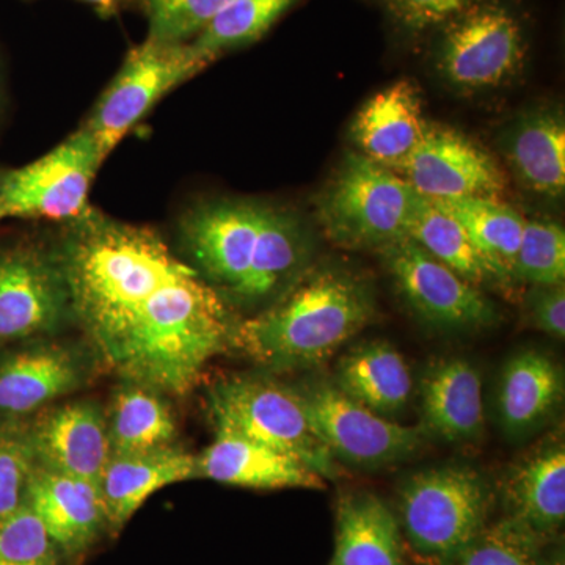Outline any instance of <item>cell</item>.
Instances as JSON below:
<instances>
[{"instance_id":"cell-1","label":"cell","mask_w":565,"mask_h":565,"mask_svg":"<svg viewBox=\"0 0 565 565\" xmlns=\"http://www.w3.org/2000/svg\"><path fill=\"white\" fill-rule=\"evenodd\" d=\"M54 243L74 327L118 381L184 397L234 351L233 308L156 230L90 206L62 223Z\"/></svg>"},{"instance_id":"cell-2","label":"cell","mask_w":565,"mask_h":565,"mask_svg":"<svg viewBox=\"0 0 565 565\" xmlns=\"http://www.w3.org/2000/svg\"><path fill=\"white\" fill-rule=\"evenodd\" d=\"M174 232L181 258L232 308L269 307L299 280L310 256L300 218L259 200L193 203Z\"/></svg>"},{"instance_id":"cell-3","label":"cell","mask_w":565,"mask_h":565,"mask_svg":"<svg viewBox=\"0 0 565 565\" xmlns=\"http://www.w3.org/2000/svg\"><path fill=\"white\" fill-rule=\"evenodd\" d=\"M375 315L366 282L338 269L300 275L280 299L239 319L234 351L266 373L307 370L332 359Z\"/></svg>"},{"instance_id":"cell-4","label":"cell","mask_w":565,"mask_h":565,"mask_svg":"<svg viewBox=\"0 0 565 565\" xmlns=\"http://www.w3.org/2000/svg\"><path fill=\"white\" fill-rule=\"evenodd\" d=\"M207 414L215 433H232L302 460L323 479L333 481L340 467L315 433L296 386L274 374L226 375L210 386Z\"/></svg>"},{"instance_id":"cell-5","label":"cell","mask_w":565,"mask_h":565,"mask_svg":"<svg viewBox=\"0 0 565 565\" xmlns=\"http://www.w3.org/2000/svg\"><path fill=\"white\" fill-rule=\"evenodd\" d=\"M492 490L467 465L412 475L399 490L401 530L422 565H448L489 523Z\"/></svg>"},{"instance_id":"cell-6","label":"cell","mask_w":565,"mask_h":565,"mask_svg":"<svg viewBox=\"0 0 565 565\" xmlns=\"http://www.w3.org/2000/svg\"><path fill=\"white\" fill-rule=\"evenodd\" d=\"M418 192L392 169L349 152L318 203L326 236L349 250H379L408 237Z\"/></svg>"},{"instance_id":"cell-7","label":"cell","mask_w":565,"mask_h":565,"mask_svg":"<svg viewBox=\"0 0 565 565\" xmlns=\"http://www.w3.org/2000/svg\"><path fill=\"white\" fill-rule=\"evenodd\" d=\"M73 305L54 239L20 237L0 245V351L62 337Z\"/></svg>"},{"instance_id":"cell-8","label":"cell","mask_w":565,"mask_h":565,"mask_svg":"<svg viewBox=\"0 0 565 565\" xmlns=\"http://www.w3.org/2000/svg\"><path fill=\"white\" fill-rule=\"evenodd\" d=\"M191 43L147 39L125 61L84 122L104 158L174 88L211 65Z\"/></svg>"},{"instance_id":"cell-9","label":"cell","mask_w":565,"mask_h":565,"mask_svg":"<svg viewBox=\"0 0 565 565\" xmlns=\"http://www.w3.org/2000/svg\"><path fill=\"white\" fill-rule=\"evenodd\" d=\"M106 158L92 134L81 126L35 161L3 169L0 178V222L66 223L90 207L93 181Z\"/></svg>"},{"instance_id":"cell-10","label":"cell","mask_w":565,"mask_h":565,"mask_svg":"<svg viewBox=\"0 0 565 565\" xmlns=\"http://www.w3.org/2000/svg\"><path fill=\"white\" fill-rule=\"evenodd\" d=\"M525 57V29L503 3L479 0L441 25L438 71L459 90L500 87L522 70Z\"/></svg>"},{"instance_id":"cell-11","label":"cell","mask_w":565,"mask_h":565,"mask_svg":"<svg viewBox=\"0 0 565 565\" xmlns=\"http://www.w3.org/2000/svg\"><path fill=\"white\" fill-rule=\"evenodd\" d=\"M315 433L337 462L377 470L418 451L422 427H408L375 414L345 396L332 381L315 379L296 386Z\"/></svg>"},{"instance_id":"cell-12","label":"cell","mask_w":565,"mask_h":565,"mask_svg":"<svg viewBox=\"0 0 565 565\" xmlns=\"http://www.w3.org/2000/svg\"><path fill=\"white\" fill-rule=\"evenodd\" d=\"M102 370L84 340L52 337L0 351V419H32Z\"/></svg>"},{"instance_id":"cell-13","label":"cell","mask_w":565,"mask_h":565,"mask_svg":"<svg viewBox=\"0 0 565 565\" xmlns=\"http://www.w3.org/2000/svg\"><path fill=\"white\" fill-rule=\"evenodd\" d=\"M386 270L397 292L422 321L441 330L489 326L497 311L478 286L435 259L411 237L384 248Z\"/></svg>"},{"instance_id":"cell-14","label":"cell","mask_w":565,"mask_h":565,"mask_svg":"<svg viewBox=\"0 0 565 565\" xmlns=\"http://www.w3.org/2000/svg\"><path fill=\"white\" fill-rule=\"evenodd\" d=\"M429 200L494 199L508 188L497 159L470 136L427 122L418 147L396 172Z\"/></svg>"},{"instance_id":"cell-15","label":"cell","mask_w":565,"mask_h":565,"mask_svg":"<svg viewBox=\"0 0 565 565\" xmlns=\"http://www.w3.org/2000/svg\"><path fill=\"white\" fill-rule=\"evenodd\" d=\"M40 467L96 482L110 457L106 408L98 401L51 405L31 419Z\"/></svg>"},{"instance_id":"cell-16","label":"cell","mask_w":565,"mask_h":565,"mask_svg":"<svg viewBox=\"0 0 565 565\" xmlns=\"http://www.w3.org/2000/svg\"><path fill=\"white\" fill-rule=\"evenodd\" d=\"M25 503L39 515L68 565H79L107 534L106 512L96 482L39 465Z\"/></svg>"},{"instance_id":"cell-17","label":"cell","mask_w":565,"mask_h":565,"mask_svg":"<svg viewBox=\"0 0 565 565\" xmlns=\"http://www.w3.org/2000/svg\"><path fill=\"white\" fill-rule=\"evenodd\" d=\"M424 435L446 444H471L484 433L482 379L462 356H444L427 364L419 382Z\"/></svg>"},{"instance_id":"cell-18","label":"cell","mask_w":565,"mask_h":565,"mask_svg":"<svg viewBox=\"0 0 565 565\" xmlns=\"http://www.w3.org/2000/svg\"><path fill=\"white\" fill-rule=\"evenodd\" d=\"M196 479V455L180 445L110 455L99 479L107 534H120L152 494Z\"/></svg>"},{"instance_id":"cell-19","label":"cell","mask_w":565,"mask_h":565,"mask_svg":"<svg viewBox=\"0 0 565 565\" xmlns=\"http://www.w3.org/2000/svg\"><path fill=\"white\" fill-rule=\"evenodd\" d=\"M196 479L255 490L327 487L302 460L232 433H215L212 444L196 455Z\"/></svg>"},{"instance_id":"cell-20","label":"cell","mask_w":565,"mask_h":565,"mask_svg":"<svg viewBox=\"0 0 565 565\" xmlns=\"http://www.w3.org/2000/svg\"><path fill=\"white\" fill-rule=\"evenodd\" d=\"M426 126L418 85L401 79L367 99L351 132L363 156L397 172L418 147Z\"/></svg>"},{"instance_id":"cell-21","label":"cell","mask_w":565,"mask_h":565,"mask_svg":"<svg viewBox=\"0 0 565 565\" xmlns=\"http://www.w3.org/2000/svg\"><path fill=\"white\" fill-rule=\"evenodd\" d=\"M564 396L559 366L544 352L523 351L504 364L497 394V414L509 440H525L556 414Z\"/></svg>"},{"instance_id":"cell-22","label":"cell","mask_w":565,"mask_h":565,"mask_svg":"<svg viewBox=\"0 0 565 565\" xmlns=\"http://www.w3.org/2000/svg\"><path fill=\"white\" fill-rule=\"evenodd\" d=\"M508 519L542 541L555 535L565 520V449L552 444L516 465L505 478Z\"/></svg>"},{"instance_id":"cell-23","label":"cell","mask_w":565,"mask_h":565,"mask_svg":"<svg viewBox=\"0 0 565 565\" xmlns=\"http://www.w3.org/2000/svg\"><path fill=\"white\" fill-rule=\"evenodd\" d=\"M332 382L345 396L388 419L403 414L414 392L403 353L386 341L352 348L338 362Z\"/></svg>"},{"instance_id":"cell-24","label":"cell","mask_w":565,"mask_h":565,"mask_svg":"<svg viewBox=\"0 0 565 565\" xmlns=\"http://www.w3.org/2000/svg\"><path fill=\"white\" fill-rule=\"evenodd\" d=\"M504 154L523 189L561 199L565 191V122L559 111L522 115L504 136Z\"/></svg>"},{"instance_id":"cell-25","label":"cell","mask_w":565,"mask_h":565,"mask_svg":"<svg viewBox=\"0 0 565 565\" xmlns=\"http://www.w3.org/2000/svg\"><path fill=\"white\" fill-rule=\"evenodd\" d=\"M330 565H405L399 522L377 494L352 493L338 501Z\"/></svg>"},{"instance_id":"cell-26","label":"cell","mask_w":565,"mask_h":565,"mask_svg":"<svg viewBox=\"0 0 565 565\" xmlns=\"http://www.w3.org/2000/svg\"><path fill=\"white\" fill-rule=\"evenodd\" d=\"M110 455L154 451L177 445L178 423L169 396L120 381L106 408Z\"/></svg>"},{"instance_id":"cell-27","label":"cell","mask_w":565,"mask_h":565,"mask_svg":"<svg viewBox=\"0 0 565 565\" xmlns=\"http://www.w3.org/2000/svg\"><path fill=\"white\" fill-rule=\"evenodd\" d=\"M434 203L462 226L498 280L511 281L526 218L494 199L435 200Z\"/></svg>"},{"instance_id":"cell-28","label":"cell","mask_w":565,"mask_h":565,"mask_svg":"<svg viewBox=\"0 0 565 565\" xmlns=\"http://www.w3.org/2000/svg\"><path fill=\"white\" fill-rule=\"evenodd\" d=\"M408 237L471 285L500 282L462 226L419 193Z\"/></svg>"},{"instance_id":"cell-29","label":"cell","mask_w":565,"mask_h":565,"mask_svg":"<svg viewBox=\"0 0 565 565\" xmlns=\"http://www.w3.org/2000/svg\"><path fill=\"white\" fill-rule=\"evenodd\" d=\"M296 2L297 0H232L191 41L193 50L214 63L225 52L248 46L262 39Z\"/></svg>"},{"instance_id":"cell-30","label":"cell","mask_w":565,"mask_h":565,"mask_svg":"<svg viewBox=\"0 0 565 565\" xmlns=\"http://www.w3.org/2000/svg\"><path fill=\"white\" fill-rule=\"evenodd\" d=\"M512 280L531 286L564 285L565 232L561 223L550 218L525 222Z\"/></svg>"},{"instance_id":"cell-31","label":"cell","mask_w":565,"mask_h":565,"mask_svg":"<svg viewBox=\"0 0 565 565\" xmlns=\"http://www.w3.org/2000/svg\"><path fill=\"white\" fill-rule=\"evenodd\" d=\"M36 467L31 419H0V525L25 503Z\"/></svg>"},{"instance_id":"cell-32","label":"cell","mask_w":565,"mask_h":565,"mask_svg":"<svg viewBox=\"0 0 565 565\" xmlns=\"http://www.w3.org/2000/svg\"><path fill=\"white\" fill-rule=\"evenodd\" d=\"M541 537L505 519L481 531L448 565H546Z\"/></svg>"},{"instance_id":"cell-33","label":"cell","mask_w":565,"mask_h":565,"mask_svg":"<svg viewBox=\"0 0 565 565\" xmlns=\"http://www.w3.org/2000/svg\"><path fill=\"white\" fill-rule=\"evenodd\" d=\"M232 0H137L148 21L147 39L191 43Z\"/></svg>"},{"instance_id":"cell-34","label":"cell","mask_w":565,"mask_h":565,"mask_svg":"<svg viewBox=\"0 0 565 565\" xmlns=\"http://www.w3.org/2000/svg\"><path fill=\"white\" fill-rule=\"evenodd\" d=\"M0 565H68L28 503L0 525Z\"/></svg>"},{"instance_id":"cell-35","label":"cell","mask_w":565,"mask_h":565,"mask_svg":"<svg viewBox=\"0 0 565 565\" xmlns=\"http://www.w3.org/2000/svg\"><path fill=\"white\" fill-rule=\"evenodd\" d=\"M479 0H385L390 14L405 31L422 33L441 28Z\"/></svg>"},{"instance_id":"cell-36","label":"cell","mask_w":565,"mask_h":565,"mask_svg":"<svg viewBox=\"0 0 565 565\" xmlns=\"http://www.w3.org/2000/svg\"><path fill=\"white\" fill-rule=\"evenodd\" d=\"M527 315L535 329L556 340L565 338L564 285L531 286L526 296Z\"/></svg>"},{"instance_id":"cell-37","label":"cell","mask_w":565,"mask_h":565,"mask_svg":"<svg viewBox=\"0 0 565 565\" xmlns=\"http://www.w3.org/2000/svg\"><path fill=\"white\" fill-rule=\"evenodd\" d=\"M81 2L88 3L93 9L98 11L99 17L110 18L115 17L120 10L122 0H81Z\"/></svg>"},{"instance_id":"cell-38","label":"cell","mask_w":565,"mask_h":565,"mask_svg":"<svg viewBox=\"0 0 565 565\" xmlns=\"http://www.w3.org/2000/svg\"><path fill=\"white\" fill-rule=\"evenodd\" d=\"M546 565H564V556L557 555L555 559L552 561V563H546Z\"/></svg>"},{"instance_id":"cell-39","label":"cell","mask_w":565,"mask_h":565,"mask_svg":"<svg viewBox=\"0 0 565 565\" xmlns=\"http://www.w3.org/2000/svg\"><path fill=\"white\" fill-rule=\"evenodd\" d=\"M3 106V85H2V76H0V111H2Z\"/></svg>"},{"instance_id":"cell-40","label":"cell","mask_w":565,"mask_h":565,"mask_svg":"<svg viewBox=\"0 0 565 565\" xmlns=\"http://www.w3.org/2000/svg\"><path fill=\"white\" fill-rule=\"evenodd\" d=\"M3 169H0V178H2Z\"/></svg>"}]
</instances>
